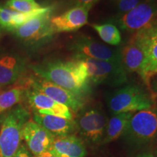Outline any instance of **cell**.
Wrapping results in <instances>:
<instances>
[{"label": "cell", "mask_w": 157, "mask_h": 157, "mask_svg": "<svg viewBox=\"0 0 157 157\" xmlns=\"http://www.w3.org/2000/svg\"><path fill=\"white\" fill-rule=\"evenodd\" d=\"M31 68L36 75L83 98L91 91L89 78L83 63L79 59L61 61L52 60Z\"/></svg>", "instance_id": "cell-1"}, {"label": "cell", "mask_w": 157, "mask_h": 157, "mask_svg": "<svg viewBox=\"0 0 157 157\" xmlns=\"http://www.w3.org/2000/svg\"><path fill=\"white\" fill-rule=\"evenodd\" d=\"M30 113L22 105L0 114V157H13L23 140V128Z\"/></svg>", "instance_id": "cell-2"}, {"label": "cell", "mask_w": 157, "mask_h": 157, "mask_svg": "<svg viewBox=\"0 0 157 157\" xmlns=\"http://www.w3.org/2000/svg\"><path fill=\"white\" fill-rule=\"evenodd\" d=\"M121 65L126 72H137L148 86L157 74V65L150 58L140 33L136 32L120 50Z\"/></svg>", "instance_id": "cell-3"}, {"label": "cell", "mask_w": 157, "mask_h": 157, "mask_svg": "<svg viewBox=\"0 0 157 157\" xmlns=\"http://www.w3.org/2000/svg\"><path fill=\"white\" fill-rule=\"evenodd\" d=\"M110 111L113 114L137 112L154 106V98L143 88L127 85L113 92L108 101Z\"/></svg>", "instance_id": "cell-4"}, {"label": "cell", "mask_w": 157, "mask_h": 157, "mask_svg": "<svg viewBox=\"0 0 157 157\" xmlns=\"http://www.w3.org/2000/svg\"><path fill=\"white\" fill-rule=\"evenodd\" d=\"M122 136L139 146L154 142L157 139V106L134 113Z\"/></svg>", "instance_id": "cell-5"}, {"label": "cell", "mask_w": 157, "mask_h": 157, "mask_svg": "<svg viewBox=\"0 0 157 157\" xmlns=\"http://www.w3.org/2000/svg\"><path fill=\"white\" fill-rule=\"evenodd\" d=\"M83 63L90 83L116 87L127 81V72L121 63L97 60L87 57L75 58Z\"/></svg>", "instance_id": "cell-6"}, {"label": "cell", "mask_w": 157, "mask_h": 157, "mask_svg": "<svg viewBox=\"0 0 157 157\" xmlns=\"http://www.w3.org/2000/svg\"><path fill=\"white\" fill-rule=\"evenodd\" d=\"M123 31L138 32L157 23V2L146 0L124 14L111 19Z\"/></svg>", "instance_id": "cell-7"}, {"label": "cell", "mask_w": 157, "mask_h": 157, "mask_svg": "<svg viewBox=\"0 0 157 157\" xmlns=\"http://www.w3.org/2000/svg\"><path fill=\"white\" fill-rule=\"evenodd\" d=\"M21 85L24 87H32L42 92L57 103L66 105L75 113L83 109L84 105L83 98L71 93L68 90L52 82L39 77L36 74L25 77L24 82H21Z\"/></svg>", "instance_id": "cell-8"}, {"label": "cell", "mask_w": 157, "mask_h": 157, "mask_svg": "<svg viewBox=\"0 0 157 157\" xmlns=\"http://www.w3.org/2000/svg\"><path fill=\"white\" fill-rule=\"evenodd\" d=\"M74 121L83 140L92 145L102 143L108 120L101 110L91 108L81 111Z\"/></svg>", "instance_id": "cell-9"}, {"label": "cell", "mask_w": 157, "mask_h": 157, "mask_svg": "<svg viewBox=\"0 0 157 157\" xmlns=\"http://www.w3.org/2000/svg\"><path fill=\"white\" fill-rule=\"evenodd\" d=\"M70 49L74 52L75 58L87 57L121 63L120 50L109 48L90 36H81L76 38L70 44Z\"/></svg>", "instance_id": "cell-10"}, {"label": "cell", "mask_w": 157, "mask_h": 157, "mask_svg": "<svg viewBox=\"0 0 157 157\" xmlns=\"http://www.w3.org/2000/svg\"><path fill=\"white\" fill-rule=\"evenodd\" d=\"M52 8L37 15L13 31L17 39L29 44L47 41L55 34L50 25Z\"/></svg>", "instance_id": "cell-11"}, {"label": "cell", "mask_w": 157, "mask_h": 157, "mask_svg": "<svg viewBox=\"0 0 157 157\" xmlns=\"http://www.w3.org/2000/svg\"><path fill=\"white\" fill-rule=\"evenodd\" d=\"M25 98L35 112L54 115L68 120H74V115L69 108L57 103L48 95L30 87H25Z\"/></svg>", "instance_id": "cell-12"}, {"label": "cell", "mask_w": 157, "mask_h": 157, "mask_svg": "<svg viewBox=\"0 0 157 157\" xmlns=\"http://www.w3.org/2000/svg\"><path fill=\"white\" fill-rule=\"evenodd\" d=\"M22 134L23 140L34 156L49 150L55 139L46 129L30 119L23 126Z\"/></svg>", "instance_id": "cell-13"}, {"label": "cell", "mask_w": 157, "mask_h": 157, "mask_svg": "<svg viewBox=\"0 0 157 157\" xmlns=\"http://www.w3.org/2000/svg\"><path fill=\"white\" fill-rule=\"evenodd\" d=\"M26 62L24 58L13 52L0 54V87L15 84L24 75Z\"/></svg>", "instance_id": "cell-14"}, {"label": "cell", "mask_w": 157, "mask_h": 157, "mask_svg": "<svg viewBox=\"0 0 157 157\" xmlns=\"http://www.w3.org/2000/svg\"><path fill=\"white\" fill-rule=\"evenodd\" d=\"M90 9L82 6H74L64 13L50 19V25L55 34L71 32L81 29L87 23Z\"/></svg>", "instance_id": "cell-15"}, {"label": "cell", "mask_w": 157, "mask_h": 157, "mask_svg": "<svg viewBox=\"0 0 157 157\" xmlns=\"http://www.w3.org/2000/svg\"><path fill=\"white\" fill-rule=\"evenodd\" d=\"M49 150L56 157H85V145L74 135L56 137Z\"/></svg>", "instance_id": "cell-16"}, {"label": "cell", "mask_w": 157, "mask_h": 157, "mask_svg": "<svg viewBox=\"0 0 157 157\" xmlns=\"http://www.w3.org/2000/svg\"><path fill=\"white\" fill-rule=\"evenodd\" d=\"M33 120L46 129L55 137L71 135L76 129L74 120H68L54 115L43 114L34 111Z\"/></svg>", "instance_id": "cell-17"}, {"label": "cell", "mask_w": 157, "mask_h": 157, "mask_svg": "<svg viewBox=\"0 0 157 157\" xmlns=\"http://www.w3.org/2000/svg\"><path fill=\"white\" fill-rule=\"evenodd\" d=\"M133 112L115 113L107 121L105 135L101 144L113 142L122 136L126 130Z\"/></svg>", "instance_id": "cell-18"}, {"label": "cell", "mask_w": 157, "mask_h": 157, "mask_svg": "<svg viewBox=\"0 0 157 157\" xmlns=\"http://www.w3.org/2000/svg\"><path fill=\"white\" fill-rule=\"evenodd\" d=\"M25 94V87L21 84L0 93V114L21 103Z\"/></svg>", "instance_id": "cell-19"}, {"label": "cell", "mask_w": 157, "mask_h": 157, "mask_svg": "<svg viewBox=\"0 0 157 157\" xmlns=\"http://www.w3.org/2000/svg\"><path fill=\"white\" fill-rule=\"evenodd\" d=\"M99 36L107 44L117 46L121 42V36L119 29L113 23H106L102 24L92 25Z\"/></svg>", "instance_id": "cell-20"}, {"label": "cell", "mask_w": 157, "mask_h": 157, "mask_svg": "<svg viewBox=\"0 0 157 157\" xmlns=\"http://www.w3.org/2000/svg\"><path fill=\"white\" fill-rule=\"evenodd\" d=\"M139 32L142 36L149 57L157 65V23L150 28Z\"/></svg>", "instance_id": "cell-21"}, {"label": "cell", "mask_w": 157, "mask_h": 157, "mask_svg": "<svg viewBox=\"0 0 157 157\" xmlns=\"http://www.w3.org/2000/svg\"><path fill=\"white\" fill-rule=\"evenodd\" d=\"M7 8L20 13H29L41 8V6L34 0H7Z\"/></svg>", "instance_id": "cell-22"}, {"label": "cell", "mask_w": 157, "mask_h": 157, "mask_svg": "<svg viewBox=\"0 0 157 157\" xmlns=\"http://www.w3.org/2000/svg\"><path fill=\"white\" fill-rule=\"evenodd\" d=\"M112 5L119 15L124 14L146 0H111Z\"/></svg>", "instance_id": "cell-23"}, {"label": "cell", "mask_w": 157, "mask_h": 157, "mask_svg": "<svg viewBox=\"0 0 157 157\" xmlns=\"http://www.w3.org/2000/svg\"><path fill=\"white\" fill-rule=\"evenodd\" d=\"M74 6H82L91 9L93 5L97 4L100 0H73Z\"/></svg>", "instance_id": "cell-24"}, {"label": "cell", "mask_w": 157, "mask_h": 157, "mask_svg": "<svg viewBox=\"0 0 157 157\" xmlns=\"http://www.w3.org/2000/svg\"><path fill=\"white\" fill-rule=\"evenodd\" d=\"M13 157H33L31 156L30 151H29V149L27 148V147L24 146V145L21 144V146H20L18 150L17 151V152L15 153L14 156Z\"/></svg>", "instance_id": "cell-25"}, {"label": "cell", "mask_w": 157, "mask_h": 157, "mask_svg": "<svg viewBox=\"0 0 157 157\" xmlns=\"http://www.w3.org/2000/svg\"><path fill=\"white\" fill-rule=\"evenodd\" d=\"M148 87L151 90L153 95L157 98V74L152 76L149 81Z\"/></svg>", "instance_id": "cell-26"}, {"label": "cell", "mask_w": 157, "mask_h": 157, "mask_svg": "<svg viewBox=\"0 0 157 157\" xmlns=\"http://www.w3.org/2000/svg\"><path fill=\"white\" fill-rule=\"evenodd\" d=\"M34 157H56V156H55V155L52 154L50 150H48V151H45L44 152L41 153V154H39V155L35 156Z\"/></svg>", "instance_id": "cell-27"}, {"label": "cell", "mask_w": 157, "mask_h": 157, "mask_svg": "<svg viewBox=\"0 0 157 157\" xmlns=\"http://www.w3.org/2000/svg\"><path fill=\"white\" fill-rule=\"evenodd\" d=\"M135 157H154V154H152V153L151 152H144L137 155V156Z\"/></svg>", "instance_id": "cell-28"}, {"label": "cell", "mask_w": 157, "mask_h": 157, "mask_svg": "<svg viewBox=\"0 0 157 157\" xmlns=\"http://www.w3.org/2000/svg\"><path fill=\"white\" fill-rule=\"evenodd\" d=\"M154 157H157V151L156 152V154H154Z\"/></svg>", "instance_id": "cell-29"}]
</instances>
